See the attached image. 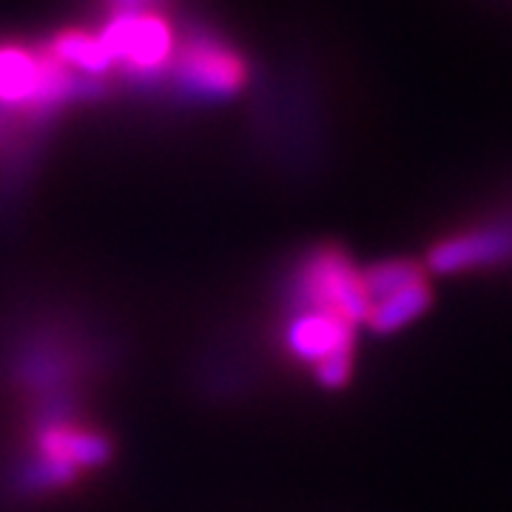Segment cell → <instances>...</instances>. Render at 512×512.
Listing matches in <instances>:
<instances>
[{
	"instance_id": "obj_1",
	"label": "cell",
	"mask_w": 512,
	"mask_h": 512,
	"mask_svg": "<svg viewBox=\"0 0 512 512\" xmlns=\"http://www.w3.org/2000/svg\"><path fill=\"white\" fill-rule=\"evenodd\" d=\"M427 268L436 274H470L512 268V208L458 222L433 242Z\"/></svg>"
},
{
	"instance_id": "obj_6",
	"label": "cell",
	"mask_w": 512,
	"mask_h": 512,
	"mask_svg": "<svg viewBox=\"0 0 512 512\" xmlns=\"http://www.w3.org/2000/svg\"><path fill=\"white\" fill-rule=\"evenodd\" d=\"M467 3H473L481 12H490L495 18L512 20V0H467Z\"/></svg>"
},
{
	"instance_id": "obj_5",
	"label": "cell",
	"mask_w": 512,
	"mask_h": 512,
	"mask_svg": "<svg viewBox=\"0 0 512 512\" xmlns=\"http://www.w3.org/2000/svg\"><path fill=\"white\" fill-rule=\"evenodd\" d=\"M49 55L55 57L63 69L69 66V69H80V72L86 74H103L106 69L114 66L100 35H86V32H66V35H60L52 43Z\"/></svg>"
},
{
	"instance_id": "obj_4",
	"label": "cell",
	"mask_w": 512,
	"mask_h": 512,
	"mask_svg": "<svg viewBox=\"0 0 512 512\" xmlns=\"http://www.w3.org/2000/svg\"><path fill=\"white\" fill-rule=\"evenodd\" d=\"M180 77L205 94H231L245 80V63L217 40H197L180 55Z\"/></svg>"
},
{
	"instance_id": "obj_3",
	"label": "cell",
	"mask_w": 512,
	"mask_h": 512,
	"mask_svg": "<svg viewBox=\"0 0 512 512\" xmlns=\"http://www.w3.org/2000/svg\"><path fill=\"white\" fill-rule=\"evenodd\" d=\"M100 40L111 63H126L134 72H151L171 55V32L151 12H120Z\"/></svg>"
},
{
	"instance_id": "obj_2",
	"label": "cell",
	"mask_w": 512,
	"mask_h": 512,
	"mask_svg": "<svg viewBox=\"0 0 512 512\" xmlns=\"http://www.w3.org/2000/svg\"><path fill=\"white\" fill-rule=\"evenodd\" d=\"M365 279V328L393 333L416 322L433 302L430 276L413 262H379L362 268Z\"/></svg>"
}]
</instances>
